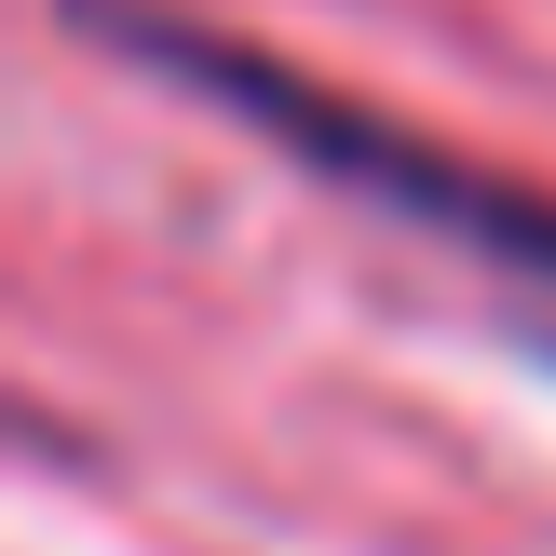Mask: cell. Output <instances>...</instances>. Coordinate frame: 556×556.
Segmentation results:
<instances>
[{
	"instance_id": "6da1fadb",
	"label": "cell",
	"mask_w": 556,
	"mask_h": 556,
	"mask_svg": "<svg viewBox=\"0 0 556 556\" xmlns=\"http://www.w3.org/2000/svg\"><path fill=\"white\" fill-rule=\"evenodd\" d=\"M68 14L96 27V41H123L136 68L190 81L204 109H244V123H258V136H286V150L313 163V177L367 190L380 217H407V231H434L448 258H476V271H503V286H530V299H543V326H556V190H516V177H489V163L434 150V136L380 123V109L326 96V81L271 68L258 41H231V27L150 14V0H68Z\"/></svg>"
}]
</instances>
